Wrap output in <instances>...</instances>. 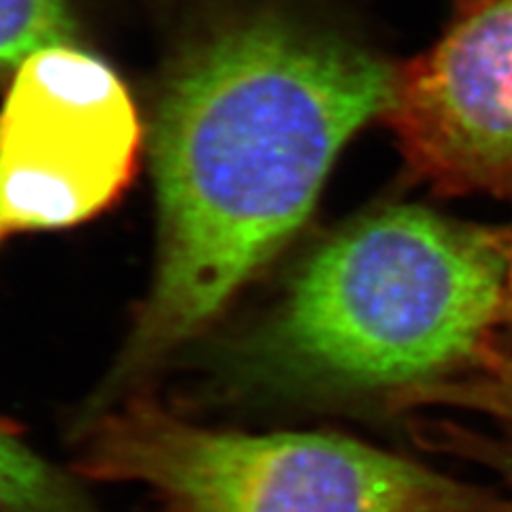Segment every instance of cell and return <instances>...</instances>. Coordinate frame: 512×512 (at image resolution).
<instances>
[{
  "mask_svg": "<svg viewBox=\"0 0 512 512\" xmlns=\"http://www.w3.org/2000/svg\"><path fill=\"white\" fill-rule=\"evenodd\" d=\"M399 64L340 30L261 15L173 71L154 131L160 246L128 361L199 333L306 222Z\"/></svg>",
  "mask_w": 512,
  "mask_h": 512,
  "instance_id": "1",
  "label": "cell"
},
{
  "mask_svg": "<svg viewBox=\"0 0 512 512\" xmlns=\"http://www.w3.org/2000/svg\"><path fill=\"white\" fill-rule=\"evenodd\" d=\"M508 229L387 205L346 224L301 269L276 357L333 395H404L483 361L506 318Z\"/></svg>",
  "mask_w": 512,
  "mask_h": 512,
  "instance_id": "2",
  "label": "cell"
},
{
  "mask_svg": "<svg viewBox=\"0 0 512 512\" xmlns=\"http://www.w3.org/2000/svg\"><path fill=\"white\" fill-rule=\"evenodd\" d=\"M79 466L152 489L171 512H512L493 493L335 434H239L152 402L111 412Z\"/></svg>",
  "mask_w": 512,
  "mask_h": 512,
  "instance_id": "3",
  "label": "cell"
},
{
  "mask_svg": "<svg viewBox=\"0 0 512 512\" xmlns=\"http://www.w3.org/2000/svg\"><path fill=\"white\" fill-rule=\"evenodd\" d=\"M139 152L137 107L109 64L69 45L32 54L0 109V242L101 214Z\"/></svg>",
  "mask_w": 512,
  "mask_h": 512,
  "instance_id": "4",
  "label": "cell"
},
{
  "mask_svg": "<svg viewBox=\"0 0 512 512\" xmlns=\"http://www.w3.org/2000/svg\"><path fill=\"white\" fill-rule=\"evenodd\" d=\"M382 120L412 180L512 199V0H455L440 37L399 64Z\"/></svg>",
  "mask_w": 512,
  "mask_h": 512,
  "instance_id": "5",
  "label": "cell"
},
{
  "mask_svg": "<svg viewBox=\"0 0 512 512\" xmlns=\"http://www.w3.org/2000/svg\"><path fill=\"white\" fill-rule=\"evenodd\" d=\"M451 408L512 425V352L493 348L468 372L427 384L399 399L395 410Z\"/></svg>",
  "mask_w": 512,
  "mask_h": 512,
  "instance_id": "6",
  "label": "cell"
},
{
  "mask_svg": "<svg viewBox=\"0 0 512 512\" xmlns=\"http://www.w3.org/2000/svg\"><path fill=\"white\" fill-rule=\"evenodd\" d=\"M73 32L69 0H0V71H13L32 54L67 45Z\"/></svg>",
  "mask_w": 512,
  "mask_h": 512,
  "instance_id": "7",
  "label": "cell"
},
{
  "mask_svg": "<svg viewBox=\"0 0 512 512\" xmlns=\"http://www.w3.org/2000/svg\"><path fill=\"white\" fill-rule=\"evenodd\" d=\"M423 438L440 451L461 455L489 468L512 491V436H487L451 423H429L423 429Z\"/></svg>",
  "mask_w": 512,
  "mask_h": 512,
  "instance_id": "8",
  "label": "cell"
},
{
  "mask_svg": "<svg viewBox=\"0 0 512 512\" xmlns=\"http://www.w3.org/2000/svg\"><path fill=\"white\" fill-rule=\"evenodd\" d=\"M506 318H512V229H508V278H506Z\"/></svg>",
  "mask_w": 512,
  "mask_h": 512,
  "instance_id": "9",
  "label": "cell"
}]
</instances>
